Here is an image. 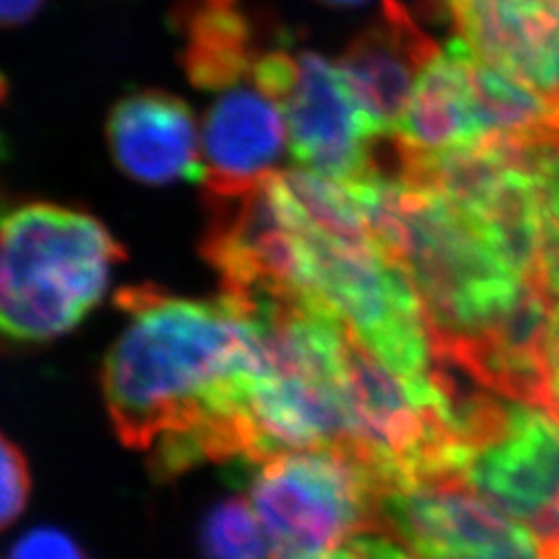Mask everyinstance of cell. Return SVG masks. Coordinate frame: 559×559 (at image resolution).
Masks as SVG:
<instances>
[{"mask_svg": "<svg viewBox=\"0 0 559 559\" xmlns=\"http://www.w3.org/2000/svg\"><path fill=\"white\" fill-rule=\"evenodd\" d=\"M117 302L129 323L106 357L102 385L120 440L152 450L166 477L203 460H239L263 365L255 320L226 295L189 300L143 286Z\"/></svg>", "mask_w": 559, "mask_h": 559, "instance_id": "cell-1", "label": "cell"}, {"mask_svg": "<svg viewBox=\"0 0 559 559\" xmlns=\"http://www.w3.org/2000/svg\"><path fill=\"white\" fill-rule=\"evenodd\" d=\"M350 187L373 235L413 282L440 360L460 367L487 350L537 282L440 193L380 168Z\"/></svg>", "mask_w": 559, "mask_h": 559, "instance_id": "cell-2", "label": "cell"}, {"mask_svg": "<svg viewBox=\"0 0 559 559\" xmlns=\"http://www.w3.org/2000/svg\"><path fill=\"white\" fill-rule=\"evenodd\" d=\"M120 247L100 222L50 203L2 221L0 320L4 336L44 342L73 330L102 299Z\"/></svg>", "mask_w": 559, "mask_h": 559, "instance_id": "cell-3", "label": "cell"}, {"mask_svg": "<svg viewBox=\"0 0 559 559\" xmlns=\"http://www.w3.org/2000/svg\"><path fill=\"white\" fill-rule=\"evenodd\" d=\"M249 466V501L272 559L316 558L365 533H385L383 501L392 487L344 450L284 452Z\"/></svg>", "mask_w": 559, "mask_h": 559, "instance_id": "cell-4", "label": "cell"}, {"mask_svg": "<svg viewBox=\"0 0 559 559\" xmlns=\"http://www.w3.org/2000/svg\"><path fill=\"white\" fill-rule=\"evenodd\" d=\"M460 477L559 559V423L551 413L498 399L475 431Z\"/></svg>", "mask_w": 559, "mask_h": 559, "instance_id": "cell-5", "label": "cell"}, {"mask_svg": "<svg viewBox=\"0 0 559 559\" xmlns=\"http://www.w3.org/2000/svg\"><path fill=\"white\" fill-rule=\"evenodd\" d=\"M383 528L417 559H547L537 537L460 477L427 480L383 501Z\"/></svg>", "mask_w": 559, "mask_h": 559, "instance_id": "cell-6", "label": "cell"}, {"mask_svg": "<svg viewBox=\"0 0 559 559\" xmlns=\"http://www.w3.org/2000/svg\"><path fill=\"white\" fill-rule=\"evenodd\" d=\"M288 127V150L302 170L353 185L378 170L380 141L360 110L338 64L313 52L295 55L282 94Z\"/></svg>", "mask_w": 559, "mask_h": 559, "instance_id": "cell-7", "label": "cell"}, {"mask_svg": "<svg viewBox=\"0 0 559 559\" xmlns=\"http://www.w3.org/2000/svg\"><path fill=\"white\" fill-rule=\"evenodd\" d=\"M286 147L284 106L261 85L258 71L214 92L201 127L207 195L237 193L276 175Z\"/></svg>", "mask_w": 559, "mask_h": 559, "instance_id": "cell-8", "label": "cell"}, {"mask_svg": "<svg viewBox=\"0 0 559 559\" xmlns=\"http://www.w3.org/2000/svg\"><path fill=\"white\" fill-rule=\"evenodd\" d=\"M440 55L400 0H383L381 13L359 34L338 69L378 138H396L415 85Z\"/></svg>", "mask_w": 559, "mask_h": 559, "instance_id": "cell-9", "label": "cell"}, {"mask_svg": "<svg viewBox=\"0 0 559 559\" xmlns=\"http://www.w3.org/2000/svg\"><path fill=\"white\" fill-rule=\"evenodd\" d=\"M477 59L549 96L559 46V0H440Z\"/></svg>", "mask_w": 559, "mask_h": 559, "instance_id": "cell-10", "label": "cell"}, {"mask_svg": "<svg viewBox=\"0 0 559 559\" xmlns=\"http://www.w3.org/2000/svg\"><path fill=\"white\" fill-rule=\"evenodd\" d=\"M108 143L131 179L166 185L205 177L193 112L170 94L141 92L120 100L108 120Z\"/></svg>", "mask_w": 559, "mask_h": 559, "instance_id": "cell-11", "label": "cell"}, {"mask_svg": "<svg viewBox=\"0 0 559 559\" xmlns=\"http://www.w3.org/2000/svg\"><path fill=\"white\" fill-rule=\"evenodd\" d=\"M475 52L456 38L420 73L394 141L411 152H443L487 138Z\"/></svg>", "mask_w": 559, "mask_h": 559, "instance_id": "cell-12", "label": "cell"}, {"mask_svg": "<svg viewBox=\"0 0 559 559\" xmlns=\"http://www.w3.org/2000/svg\"><path fill=\"white\" fill-rule=\"evenodd\" d=\"M203 545L210 559H272L265 531L247 500L224 501L212 512Z\"/></svg>", "mask_w": 559, "mask_h": 559, "instance_id": "cell-13", "label": "cell"}, {"mask_svg": "<svg viewBox=\"0 0 559 559\" xmlns=\"http://www.w3.org/2000/svg\"><path fill=\"white\" fill-rule=\"evenodd\" d=\"M29 496V471L20 448L2 441V526L17 520Z\"/></svg>", "mask_w": 559, "mask_h": 559, "instance_id": "cell-14", "label": "cell"}, {"mask_svg": "<svg viewBox=\"0 0 559 559\" xmlns=\"http://www.w3.org/2000/svg\"><path fill=\"white\" fill-rule=\"evenodd\" d=\"M9 559H85L78 545L55 528H38L23 535Z\"/></svg>", "mask_w": 559, "mask_h": 559, "instance_id": "cell-15", "label": "cell"}, {"mask_svg": "<svg viewBox=\"0 0 559 559\" xmlns=\"http://www.w3.org/2000/svg\"><path fill=\"white\" fill-rule=\"evenodd\" d=\"M533 280L549 299L559 302V226H545L540 230L539 255Z\"/></svg>", "mask_w": 559, "mask_h": 559, "instance_id": "cell-16", "label": "cell"}, {"mask_svg": "<svg viewBox=\"0 0 559 559\" xmlns=\"http://www.w3.org/2000/svg\"><path fill=\"white\" fill-rule=\"evenodd\" d=\"M355 545L365 559H417L400 540L383 531L359 535L355 537Z\"/></svg>", "mask_w": 559, "mask_h": 559, "instance_id": "cell-17", "label": "cell"}, {"mask_svg": "<svg viewBox=\"0 0 559 559\" xmlns=\"http://www.w3.org/2000/svg\"><path fill=\"white\" fill-rule=\"evenodd\" d=\"M545 355H547V369H549V381H551V392H554V402H556V420L559 413V302L554 305L551 313V323L547 332V344H545Z\"/></svg>", "mask_w": 559, "mask_h": 559, "instance_id": "cell-18", "label": "cell"}, {"mask_svg": "<svg viewBox=\"0 0 559 559\" xmlns=\"http://www.w3.org/2000/svg\"><path fill=\"white\" fill-rule=\"evenodd\" d=\"M44 0H0V15L7 27L21 25L40 11Z\"/></svg>", "mask_w": 559, "mask_h": 559, "instance_id": "cell-19", "label": "cell"}, {"mask_svg": "<svg viewBox=\"0 0 559 559\" xmlns=\"http://www.w3.org/2000/svg\"><path fill=\"white\" fill-rule=\"evenodd\" d=\"M309 559H365L362 558V554L359 551V547L355 545V540L350 539L348 543H344L342 547L338 549H334V551H328V554H321V556H316V558Z\"/></svg>", "mask_w": 559, "mask_h": 559, "instance_id": "cell-20", "label": "cell"}, {"mask_svg": "<svg viewBox=\"0 0 559 559\" xmlns=\"http://www.w3.org/2000/svg\"><path fill=\"white\" fill-rule=\"evenodd\" d=\"M547 102H549V108H551V112H549V120L559 127V46H558V57H556V75H554V87H551V92H549V96H547Z\"/></svg>", "mask_w": 559, "mask_h": 559, "instance_id": "cell-21", "label": "cell"}, {"mask_svg": "<svg viewBox=\"0 0 559 559\" xmlns=\"http://www.w3.org/2000/svg\"><path fill=\"white\" fill-rule=\"evenodd\" d=\"M321 2L332 4V7H355V4H360L365 0H321Z\"/></svg>", "mask_w": 559, "mask_h": 559, "instance_id": "cell-22", "label": "cell"}, {"mask_svg": "<svg viewBox=\"0 0 559 559\" xmlns=\"http://www.w3.org/2000/svg\"><path fill=\"white\" fill-rule=\"evenodd\" d=\"M558 423H559V415H558Z\"/></svg>", "mask_w": 559, "mask_h": 559, "instance_id": "cell-23", "label": "cell"}]
</instances>
